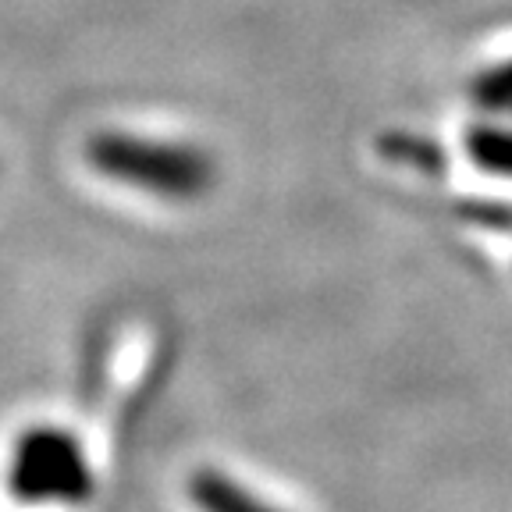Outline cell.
Wrapping results in <instances>:
<instances>
[{
  "label": "cell",
  "instance_id": "1",
  "mask_svg": "<svg viewBox=\"0 0 512 512\" xmlns=\"http://www.w3.org/2000/svg\"><path fill=\"white\" fill-rule=\"evenodd\" d=\"M15 491L32 502H68L86 491V473L75 448L57 434L32 431L18 441L15 466H11Z\"/></svg>",
  "mask_w": 512,
  "mask_h": 512
},
{
  "label": "cell",
  "instance_id": "2",
  "mask_svg": "<svg viewBox=\"0 0 512 512\" xmlns=\"http://www.w3.org/2000/svg\"><path fill=\"white\" fill-rule=\"evenodd\" d=\"M185 502L189 512H292L249 477L217 466H203L185 480Z\"/></svg>",
  "mask_w": 512,
  "mask_h": 512
}]
</instances>
